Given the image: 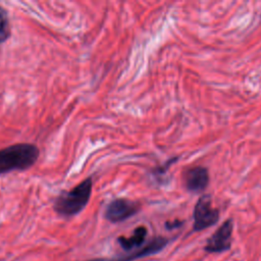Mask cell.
Instances as JSON below:
<instances>
[{
	"instance_id": "1",
	"label": "cell",
	"mask_w": 261,
	"mask_h": 261,
	"mask_svg": "<svg viewBox=\"0 0 261 261\" xmlns=\"http://www.w3.org/2000/svg\"><path fill=\"white\" fill-rule=\"evenodd\" d=\"M39 156V148L31 143H18L0 149V175L31 168Z\"/></svg>"
},
{
	"instance_id": "2",
	"label": "cell",
	"mask_w": 261,
	"mask_h": 261,
	"mask_svg": "<svg viewBox=\"0 0 261 261\" xmlns=\"http://www.w3.org/2000/svg\"><path fill=\"white\" fill-rule=\"evenodd\" d=\"M93 190L91 177L85 178L69 191L62 192L54 200L53 208L62 217H71L79 214L88 205Z\"/></svg>"
},
{
	"instance_id": "3",
	"label": "cell",
	"mask_w": 261,
	"mask_h": 261,
	"mask_svg": "<svg viewBox=\"0 0 261 261\" xmlns=\"http://www.w3.org/2000/svg\"><path fill=\"white\" fill-rule=\"evenodd\" d=\"M193 229L200 231L214 225L219 219V210L211 205V197L209 195L201 196L194 208Z\"/></svg>"
},
{
	"instance_id": "4",
	"label": "cell",
	"mask_w": 261,
	"mask_h": 261,
	"mask_svg": "<svg viewBox=\"0 0 261 261\" xmlns=\"http://www.w3.org/2000/svg\"><path fill=\"white\" fill-rule=\"evenodd\" d=\"M141 210V204L126 198L111 201L104 212V217L111 223H119L135 216Z\"/></svg>"
},
{
	"instance_id": "5",
	"label": "cell",
	"mask_w": 261,
	"mask_h": 261,
	"mask_svg": "<svg viewBox=\"0 0 261 261\" xmlns=\"http://www.w3.org/2000/svg\"><path fill=\"white\" fill-rule=\"evenodd\" d=\"M232 229V220L228 218L207 240L204 250L208 253H222L229 250L231 246Z\"/></svg>"
},
{
	"instance_id": "6",
	"label": "cell",
	"mask_w": 261,
	"mask_h": 261,
	"mask_svg": "<svg viewBox=\"0 0 261 261\" xmlns=\"http://www.w3.org/2000/svg\"><path fill=\"white\" fill-rule=\"evenodd\" d=\"M184 181L188 191L193 193L203 192L209 184L207 168L201 165L188 168L184 173Z\"/></svg>"
},
{
	"instance_id": "7",
	"label": "cell",
	"mask_w": 261,
	"mask_h": 261,
	"mask_svg": "<svg viewBox=\"0 0 261 261\" xmlns=\"http://www.w3.org/2000/svg\"><path fill=\"white\" fill-rule=\"evenodd\" d=\"M169 240L164 237H155L151 239L147 244H144L140 249L122 255L120 257H117L114 259V261H135L140 258H144L147 256H151L154 254H157L160 252L167 244Z\"/></svg>"
},
{
	"instance_id": "8",
	"label": "cell",
	"mask_w": 261,
	"mask_h": 261,
	"mask_svg": "<svg viewBox=\"0 0 261 261\" xmlns=\"http://www.w3.org/2000/svg\"><path fill=\"white\" fill-rule=\"evenodd\" d=\"M147 233H148V230H147L146 226L140 225V226L135 228L132 236H129L127 238L126 237H119L117 239V242H118L119 246L124 251H127V252L132 253V252L140 249L145 244Z\"/></svg>"
},
{
	"instance_id": "9",
	"label": "cell",
	"mask_w": 261,
	"mask_h": 261,
	"mask_svg": "<svg viewBox=\"0 0 261 261\" xmlns=\"http://www.w3.org/2000/svg\"><path fill=\"white\" fill-rule=\"evenodd\" d=\"M11 35L9 17L7 10L0 6V44L6 42Z\"/></svg>"
},
{
	"instance_id": "10",
	"label": "cell",
	"mask_w": 261,
	"mask_h": 261,
	"mask_svg": "<svg viewBox=\"0 0 261 261\" xmlns=\"http://www.w3.org/2000/svg\"><path fill=\"white\" fill-rule=\"evenodd\" d=\"M177 158L175 157V158H172V159H170L168 162H166L164 165H162V166H158L157 168H155L154 170H153V173L154 174H156V175H159V174H163V173H165L166 172V170H167V168L172 164V162L173 161H175Z\"/></svg>"
},
{
	"instance_id": "11",
	"label": "cell",
	"mask_w": 261,
	"mask_h": 261,
	"mask_svg": "<svg viewBox=\"0 0 261 261\" xmlns=\"http://www.w3.org/2000/svg\"><path fill=\"white\" fill-rule=\"evenodd\" d=\"M181 222H179L178 220H175L174 222H166L165 223V225H166V227L167 228H173V227H176V226H179V224H180Z\"/></svg>"
},
{
	"instance_id": "12",
	"label": "cell",
	"mask_w": 261,
	"mask_h": 261,
	"mask_svg": "<svg viewBox=\"0 0 261 261\" xmlns=\"http://www.w3.org/2000/svg\"><path fill=\"white\" fill-rule=\"evenodd\" d=\"M87 261H114V259H110V258H93Z\"/></svg>"
}]
</instances>
